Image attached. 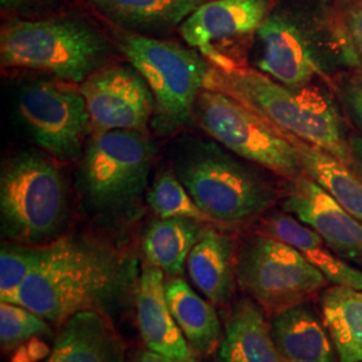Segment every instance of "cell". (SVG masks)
Segmentation results:
<instances>
[{
  "instance_id": "obj_5",
  "label": "cell",
  "mask_w": 362,
  "mask_h": 362,
  "mask_svg": "<svg viewBox=\"0 0 362 362\" xmlns=\"http://www.w3.org/2000/svg\"><path fill=\"white\" fill-rule=\"evenodd\" d=\"M117 45L155 97V130L169 134L180 129L194 116L212 64L200 52L128 30L117 34Z\"/></svg>"
},
{
  "instance_id": "obj_13",
  "label": "cell",
  "mask_w": 362,
  "mask_h": 362,
  "mask_svg": "<svg viewBox=\"0 0 362 362\" xmlns=\"http://www.w3.org/2000/svg\"><path fill=\"white\" fill-rule=\"evenodd\" d=\"M262 42L260 73L291 89L309 86L321 74L306 35L294 21L284 15H269L259 27Z\"/></svg>"
},
{
  "instance_id": "obj_26",
  "label": "cell",
  "mask_w": 362,
  "mask_h": 362,
  "mask_svg": "<svg viewBox=\"0 0 362 362\" xmlns=\"http://www.w3.org/2000/svg\"><path fill=\"white\" fill-rule=\"evenodd\" d=\"M146 203L160 219L184 218L206 224H216L196 204L175 172L163 170L146 192Z\"/></svg>"
},
{
  "instance_id": "obj_30",
  "label": "cell",
  "mask_w": 362,
  "mask_h": 362,
  "mask_svg": "<svg viewBox=\"0 0 362 362\" xmlns=\"http://www.w3.org/2000/svg\"><path fill=\"white\" fill-rule=\"evenodd\" d=\"M345 97L362 127V76L353 78L350 81L345 90Z\"/></svg>"
},
{
  "instance_id": "obj_32",
  "label": "cell",
  "mask_w": 362,
  "mask_h": 362,
  "mask_svg": "<svg viewBox=\"0 0 362 362\" xmlns=\"http://www.w3.org/2000/svg\"><path fill=\"white\" fill-rule=\"evenodd\" d=\"M136 362H179L175 361V360H170L168 357H164V356H161V354H157L155 351H151V350H144L141 351L140 354H139V357H137V360Z\"/></svg>"
},
{
  "instance_id": "obj_25",
  "label": "cell",
  "mask_w": 362,
  "mask_h": 362,
  "mask_svg": "<svg viewBox=\"0 0 362 362\" xmlns=\"http://www.w3.org/2000/svg\"><path fill=\"white\" fill-rule=\"evenodd\" d=\"M321 313L339 362H362V290L326 287Z\"/></svg>"
},
{
  "instance_id": "obj_8",
  "label": "cell",
  "mask_w": 362,
  "mask_h": 362,
  "mask_svg": "<svg viewBox=\"0 0 362 362\" xmlns=\"http://www.w3.org/2000/svg\"><path fill=\"white\" fill-rule=\"evenodd\" d=\"M236 284L272 315L306 303L329 285L299 250L266 233L248 238L239 248Z\"/></svg>"
},
{
  "instance_id": "obj_14",
  "label": "cell",
  "mask_w": 362,
  "mask_h": 362,
  "mask_svg": "<svg viewBox=\"0 0 362 362\" xmlns=\"http://www.w3.org/2000/svg\"><path fill=\"white\" fill-rule=\"evenodd\" d=\"M165 274L146 263L136 290V318L146 349L179 362H197L180 327L176 324L165 296Z\"/></svg>"
},
{
  "instance_id": "obj_4",
  "label": "cell",
  "mask_w": 362,
  "mask_h": 362,
  "mask_svg": "<svg viewBox=\"0 0 362 362\" xmlns=\"http://www.w3.org/2000/svg\"><path fill=\"white\" fill-rule=\"evenodd\" d=\"M107 40L78 19L11 21L0 33L3 67L28 69L82 83L104 66Z\"/></svg>"
},
{
  "instance_id": "obj_15",
  "label": "cell",
  "mask_w": 362,
  "mask_h": 362,
  "mask_svg": "<svg viewBox=\"0 0 362 362\" xmlns=\"http://www.w3.org/2000/svg\"><path fill=\"white\" fill-rule=\"evenodd\" d=\"M270 13V0H209L180 25V35L203 52L214 43L258 31Z\"/></svg>"
},
{
  "instance_id": "obj_33",
  "label": "cell",
  "mask_w": 362,
  "mask_h": 362,
  "mask_svg": "<svg viewBox=\"0 0 362 362\" xmlns=\"http://www.w3.org/2000/svg\"><path fill=\"white\" fill-rule=\"evenodd\" d=\"M35 0H0V6L3 10H16L21 7L28 6Z\"/></svg>"
},
{
  "instance_id": "obj_17",
  "label": "cell",
  "mask_w": 362,
  "mask_h": 362,
  "mask_svg": "<svg viewBox=\"0 0 362 362\" xmlns=\"http://www.w3.org/2000/svg\"><path fill=\"white\" fill-rule=\"evenodd\" d=\"M270 329L284 361L337 362L332 337L308 302L272 315Z\"/></svg>"
},
{
  "instance_id": "obj_1",
  "label": "cell",
  "mask_w": 362,
  "mask_h": 362,
  "mask_svg": "<svg viewBox=\"0 0 362 362\" xmlns=\"http://www.w3.org/2000/svg\"><path fill=\"white\" fill-rule=\"evenodd\" d=\"M140 274L129 252L88 236H64L42 245L37 267L11 303L55 325L82 311L109 317L136 296Z\"/></svg>"
},
{
  "instance_id": "obj_10",
  "label": "cell",
  "mask_w": 362,
  "mask_h": 362,
  "mask_svg": "<svg viewBox=\"0 0 362 362\" xmlns=\"http://www.w3.org/2000/svg\"><path fill=\"white\" fill-rule=\"evenodd\" d=\"M19 112L35 143L59 161L78 157L91 130L82 93L64 83L27 86L19 95Z\"/></svg>"
},
{
  "instance_id": "obj_31",
  "label": "cell",
  "mask_w": 362,
  "mask_h": 362,
  "mask_svg": "<svg viewBox=\"0 0 362 362\" xmlns=\"http://www.w3.org/2000/svg\"><path fill=\"white\" fill-rule=\"evenodd\" d=\"M350 149L353 155V167L354 172L362 179V137H351L349 140Z\"/></svg>"
},
{
  "instance_id": "obj_29",
  "label": "cell",
  "mask_w": 362,
  "mask_h": 362,
  "mask_svg": "<svg viewBox=\"0 0 362 362\" xmlns=\"http://www.w3.org/2000/svg\"><path fill=\"white\" fill-rule=\"evenodd\" d=\"M350 39L362 61V0L350 8L348 15Z\"/></svg>"
},
{
  "instance_id": "obj_3",
  "label": "cell",
  "mask_w": 362,
  "mask_h": 362,
  "mask_svg": "<svg viewBox=\"0 0 362 362\" xmlns=\"http://www.w3.org/2000/svg\"><path fill=\"white\" fill-rule=\"evenodd\" d=\"M173 172L216 224H242L274 206L278 194L257 170L216 144L188 140L180 144Z\"/></svg>"
},
{
  "instance_id": "obj_20",
  "label": "cell",
  "mask_w": 362,
  "mask_h": 362,
  "mask_svg": "<svg viewBox=\"0 0 362 362\" xmlns=\"http://www.w3.org/2000/svg\"><path fill=\"white\" fill-rule=\"evenodd\" d=\"M264 233L296 247L322 272L329 285L362 290V270L325 243L322 236L290 214H275L266 220Z\"/></svg>"
},
{
  "instance_id": "obj_27",
  "label": "cell",
  "mask_w": 362,
  "mask_h": 362,
  "mask_svg": "<svg viewBox=\"0 0 362 362\" xmlns=\"http://www.w3.org/2000/svg\"><path fill=\"white\" fill-rule=\"evenodd\" d=\"M52 334L49 321L18 303L0 305V344L3 350L13 349L35 337Z\"/></svg>"
},
{
  "instance_id": "obj_18",
  "label": "cell",
  "mask_w": 362,
  "mask_h": 362,
  "mask_svg": "<svg viewBox=\"0 0 362 362\" xmlns=\"http://www.w3.org/2000/svg\"><path fill=\"white\" fill-rule=\"evenodd\" d=\"M187 267L194 286L211 303L226 306L233 300L238 284L235 242L230 235L207 227L192 248Z\"/></svg>"
},
{
  "instance_id": "obj_28",
  "label": "cell",
  "mask_w": 362,
  "mask_h": 362,
  "mask_svg": "<svg viewBox=\"0 0 362 362\" xmlns=\"http://www.w3.org/2000/svg\"><path fill=\"white\" fill-rule=\"evenodd\" d=\"M42 246L6 245L0 254V300L13 302L27 276L37 267Z\"/></svg>"
},
{
  "instance_id": "obj_2",
  "label": "cell",
  "mask_w": 362,
  "mask_h": 362,
  "mask_svg": "<svg viewBox=\"0 0 362 362\" xmlns=\"http://www.w3.org/2000/svg\"><path fill=\"white\" fill-rule=\"evenodd\" d=\"M206 89L221 91L279 129L334 156L350 168L353 155L336 106L310 86L291 89L257 70L212 66Z\"/></svg>"
},
{
  "instance_id": "obj_11",
  "label": "cell",
  "mask_w": 362,
  "mask_h": 362,
  "mask_svg": "<svg viewBox=\"0 0 362 362\" xmlns=\"http://www.w3.org/2000/svg\"><path fill=\"white\" fill-rule=\"evenodd\" d=\"M94 133L144 132L155 116V97L133 66L101 67L79 85Z\"/></svg>"
},
{
  "instance_id": "obj_23",
  "label": "cell",
  "mask_w": 362,
  "mask_h": 362,
  "mask_svg": "<svg viewBox=\"0 0 362 362\" xmlns=\"http://www.w3.org/2000/svg\"><path fill=\"white\" fill-rule=\"evenodd\" d=\"M121 28L134 33L165 31L209 0H86Z\"/></svg>"
},
{
  "instance_id": "obj_6",
  "label": "cell",
  "mask_w": 362,
  "mask_h": 362,
  "mask_svg": "<svg viewBox=\"0 0 362 362\" xmlns=\"http://www.w3.org/2000/svg\"><path fill=\"white\" fill-rule=\"evenodd\" d=\"M1 233L18 245L50 243L67 218L64 176L57 164L38 153L16 156L0 179Z\"/></svg>"
},
{
  "instance_id": "obj_16",
  "label": "cell",
  "mask_w": 362,
  "mask_h": 362,
  "mask_svg": "<svg viewBox=\"0 0 362 362\" xmlns=\"http://www.w3.org/2000/svg\"><path fill=\"white\" fill-rule=\"evenodd\" d=\"M127 348L107 315L82 311L61 325L45 362H125Z\"/></svg>"
},
{
  "instance_id": "obj_19",
  "label": "cell",
  "mask_w": 362,
  "mask_h": 362,
  "mask_svg": "<svg viewBox=\"0 0 362 362\" xmlns=\"http://www.w3.org/2000/svg\"><path fill=\"white\" fill-rule=\"evenodd\" d=\"M218 362H285L263 309L250 298L233 303L218 348Z\"/></svg>"
},
{
  "instance_id": "obj_24",
  "label": "cell",
  "mask_w": 362,
  "mask_h": 362,
  "mask_svg": "<svg viewBox=\"0 0 362 362\" xmlns=\"http://www.w3.org/2000/svg\"><path fill=\"white\" fill-rule=\"evenodd\" d=\"M206 228V223L184 218L152 221L144 233L146 262L168 276H181L192 248Z\"/></svg>"
},
{
  "instance_id": "obj_21",
  "label": "cell",
  "mask_w": 362,
  "mask_h": 362,
  "mask_svg": "<svg viewBox=\"0 0 362 362\" xmlns=\"http://www.w3.org/2000/svg\"><path fill=\"white\" fill-rule=\"evenodd\" d=\"M282 132L296 148L303 175L318 184L350 215L362 220V179L354 169L324 149Z\"/></svg>"
},
{
  "instance_id": "obj_12",
  "label": "cell",
  "mask_w": 362,
  "mask_h": 362,
  "mask_svg": "<svg viewBox=\"0 0 362 362\" xmlns=\"http://www.w3.org/2000/svg\"><path fill=\"white\" fill-rule=\"evenodd\" d=\"M287 188L286 212L320 233L338 257L362 270V220L350 215L305 175L290 180Z\"/></svg>"
},
{
  "instance_id": "obj_22",
  "label": "cell",
  "mask_w": 362,
  "mask_h": 362,
  "mask_svg": "<svg viewBox=\"0 0 362 362\" xmlns=\"http://www.w3.org/2000/svg\"><path fill=\"white\" fill-rule=\"evenodd\" d=\"M165 296L170 313L191 349L207 356L219 348L223 337L219 315L181 276L165 281Z\"/></svg>"
},
{
  "instance_id": "obj_7",
  "label": "cell",
  "mask_w": 362,
  "mask_h": 362,
  "mask_svg": "<svg viewBox=\"0 0 362 362\" xmlns=\"http://www.w3.org/2000/svg\"><path fill=\"white\" fill-rule=\"evenodd\" d=\"M155 152L144 132L94 133L79 170V189L91 211L124 216L137 207L148 188Z\"/></svg>"
},
{
  "instance_id": "obj_9",
  "label": "cell",
  "mask_w": 362,
  "mask_h": 362,
  "mask_svg": "<svg viewBox=\"0 0 362 362\" xmlns=\"http://www.w3.org/2000/svg\"><path fill=\"white\" fill-rule=\"evenodd\" d=\"M194 115L200 128L227 151L288 180L303 175L296 148L284 132L231 95L204 89Z\"/></svg>"
}]
</instances>
